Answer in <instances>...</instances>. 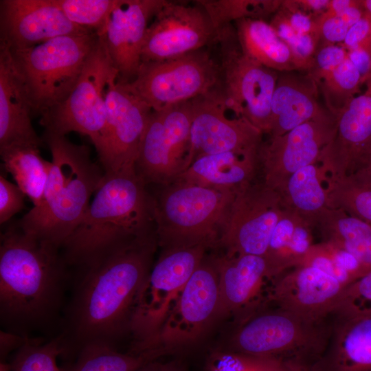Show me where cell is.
Here are the masks:
<instances>
[{"instance_id": "1", "label": "cell", "mask_w": 371, "mask_h": 371, "mask_svg": "<svg viewBox=\"0 0 371 371\" xmlns=\"http://www.w3.org/2000/svg\"><path fill=\"white\" fill-rule=\"evenodd\" d=\"M158 246L156 234L135 239L82 269L69 311L78 349L90 342L114 345L130 327L137 300ZM77 350V351H78Z\"/></svg>"}, {"instance_id": "2", "label": "cell", "mask_w": 371, "mask_h": 371, "mask_svg": "<svg viewBox=\"0 0 371 371\" xmlns=\"http://www.w3.org/2000/svg\"><path fill=\"white\" fill-rule=\"evenodd\" d=\"M66 265L59 247L27 234L17 221L1 234L0 314L12 332L54 313Z\"/></svg>"}, {"instance_id": "3", "label": "cell", "mask_w": 371, "mask_h": 371, "mask_svg": "<svg viewBox=\"0 0 371 371\" xmlns=\"http://www.w3.org/2000/svg\"><path fill=\"white\" fill-rule=\"evenodd\" d=\"M155 233L153 196L135 170L104 172L61 253L67 265L80 268L118 247Z\"/></svg>"}, {"instance_id": "4", "label": "cell", "mask_w": 371, "mask_h": 371, "mask_svg": "<svg viewBox=\"0 0 371 371\" xmlns=\"http://www.w3.org/2000/svg\"><path fill=\"white\" fill-rule=\"evenodd\" d=\"M42 139L52 157L43 197L17 222L27 234L61 249L88 209L104 170L92 160L86 145L46 131Z\"/></svg>"}, {"instance_id": "5", "label": "cell", "mask_w": 371, "mask_h": 371, "mask_svg": "<svg viewBox=\"0 0 371 371\" xmlns=\"http://www.w3.org/2000/svg\"><path fill=\"white\" fill-rule=\"evenodd\" d=\"M235 194L176 181L161 186L153 195L158 246L217 247Z\"/></svg>"}, {"instance_id": "6", "label": "cell", "mask_w": 371, "mask_h": 371, "mask_svg": "<svg viewBox=\"0 0 371 371\" xmlns=\"http://www.w3.org/2000/svg\"><path fill=\"white\" fill-rule=\"evenodd\" d=\"M330 330V316L313 322L269 306L238 324L228 350L271 358L293 371H311Z\"/></svg>"}, {"instance_id": "7", "label": "cell", "mask_w": 371, "mask_h": 371, "mask_svg": "<svg viewBox=\"0 0 371 371\" xmlns=\"http://www.w3.org/2000/svg\"><path fill=\"white\" fill-rule=\"evenodd\" d=\"M98 39L95 32L66 35L27 49L10 51L33 114L42 115L69 96Z\"/></svg>"}, {"instance_id": "8", "label": "cell", "mask_w": 371, "mask_h": 371, "mask_svg": "<svg viewBox=\"0 0 371 371\" xmlns=\"http://www.w3.org/2000/svg\"><path fill=\"white\" fill-rule=\"evenodd\" d=\"M207 249L196 245L161 250L137 300L130 327L134 339L131 349H157V339L165 321Z\"/></svg>"}, {"instance_id": "9", "label": "cell", "mask_w": 371, "mask_h": 371, "mask_svg": "<svg viewBox=\"0 0 371 371\" xmlns=\"http://www.w3.org/2000/svg\"><path fill=\"white\" fill-rule=\"evenodd\" d=\"M115 77L117 78V71L103 38L99 36L69 96L41 115L45 131L65 136L70 132L87 135L98 153L105 133L106 89Z\"/></svg>"}, {"instance_id": "10", "label": "cell", "mask_w": 371, "mask_h": 371, "mask_svg": "<svg viewBox=\"0 0 371 371\" xmlns=\"http://www.w3.org/2000/svg\"><path fill=\"white\" fill-rule=\"evenodd\" d=\"M216 44L220 49L221 90L227 106L263 134H268L279 72L243 52L234 24L216 30Z\"/></svg>"}, {"instance_id": "11", "label": "cell", "mask_w": 371, "mask_h": 371, "mask_svg": "<svg viewBox=\"0 0 371 371\" xmlns=\"http://www.w3.org/2000/svg\"><path fill=\"white\" fill-rule=\"evenodd\" d=\"M221 83V69L206 48L172 58L142 63L129 90L158 111L190 101L214 90Z\"/></svg>"}, {"instance_id": "12", "label": "cell", "mask_w": 371, "mask_h": 371, "mask_svg": "<svg viewBox=\"0 0 371 371\" xmlns=\"http://www.w3.org/2000/svg\"><path fill=\"white\" fill-rule=\"evenodd\" d=\"M192 113V100L152 111L135 164L147 186L168 185L187 168Z\"/></svg>"}, {"instance_id": "13", "label": "cell", "mask_w": 371, "mask_h": 371, "mask_svg": "<svg viewBox=\"0 0 371 371\" xmlns=\"http://www.w3.org/2000/svg\"><path fill=\"white\" fill-rule=\"evenodd\" d=\"M284 209L279 193L261 179L236 192L218 247L225 254L265 255Z\"/></svg>"}, {"instance_id": "14", "label": "cell", "mask_w": 371, "mask_h": 371, "mask_svg": "<svg viewBox=\"0 0 371 371\" xmlns=\"http://www.w3.org/2000/svg\"><path fill=\"white\" fill-rule=\"evenodd\" d=\"M219 298L215 258L205 256L165 321L155 348L168 354L194 343L212 319L216 318Z\"/></svg>"}, {"instance_id": "15", "label": "cell", "mask_w": 371, "mask_h": 371, "mask_svg": "<svg viewBox=\"0 0 371 371\" xmlns=\"http://www.w3.org/2000/svg\"><path fill=\"white\" fill-rule=\"evenodd\" d=\"M192 110L187 168L199 156L260 149L262 132L243 117L229 116L221 86L192 100Z\"/></svg>"}, {"instance_id": "16", "label": "cell", "mask_w": 371, "mask_h": 371, "mask_svg": "<svg viewBox=\"0 0 371 371\" xmlns=\"http://www.w3.org/2000/svg\"><path fill=\"white\" fill-rule=\"evenodd\" d=\"M216 30L196 1H168L153 17L146 31L142 63L180 56L216 44Z\"/></svg>"}, {"instance_id": "17", "label": "cell", "mask_w": 371, "mask_h": 371, "mask_svg": "<svg viewBox=\"0 0 371 371\" xmlns=\"http://www.w3.org/2000/svg\"><path fill=\"white\" fill-rule=\"evenodd\" d=\"M335 128L336 117L328 113L262 142L259 150L260 179L279 192L295 172L318 163Z\"/></svg>"}, {"instance_id": "18", "label": "cell", "mask_w": 371, "mask_h": 371, "mask_svg": "<svg viewBox=\"0 0 371 371\" xmlns=\"http://www.w3.org/2000/svg\"><path fill=\"white\" fill-rule=\"evenodd\" d=\"M115 77L106 94V120L98 153L105 173L135 170L139 146L152 109Z\"/></svg>"}, {"instance_id": "19", "label": "cell", "mask_w": 371, "mask_h": 371, "mask_svg": "<svg viewBox=\"0 0 371 371\" xmlns=\"http://www.w3.org/2000/svg\"><path fill=\"white\" fill-rule=\"evenodd\" d=\"M214 258L220 296L216 317L232 316L239 324L269 306L274 277L265 257L224 254Z\"/></svg>"}, {"instance_id": "20", "label": "cell", "mask_w": 371, "mask_h": 371, "mask_svg": "<svg viewBox=\"0 0 371 371\" xmlns=\"http://www.w3.org/2000/svg\"><path fill=\"white\" fill-rule=\"evenodd\" d=\"M93 32L69 21L56 0H1L0 45L11 52L66 35Z\"/></svg>"}, {"instance_id": "21", "label": "cell", "mask_w": 371, "mask_h": 371, "mask_svg": "<svg viewBox=\"0 0 371 371\" xmlns=\"http://www.w3.org/2000/svg\"><path fill=\"white\" fill-rule=\"evenodd\" d=\"M345 287L335 278L310 266H297L275 277L268 305L313 322L326 319Z\"/></svg>"}, {"instance_id": "22", "label": "cell", "mask_w": 371, "mask_h": 371, "mask_svg": "<svg viewBox=\"0 0 371 371\" xmlns=\"http://www.w3.org/2000/svg\"><path fill=\"white\" fill-rule=\"evenodd\" d=\"M166 0H116L100 35L117 71V82L137 76L148 27Z\"/></svg>"}, {"instance_id": "23", "label": "cell", "mask_w": 371, "mask_h": 371, "mask_svg": "<svg viewBox=\"0 0 371 371\" xmlns=\"http://www.w3.org/2000/svg\"><path fill=\"white\" fill-rule=\"evenodd\" d=\"M336 117V128L318 164L325 175L342 176L369 166L371 158V80Z\"/></svg>"}, {"instance_id": "24", "label": "cell", "mask_w": 371, "mask_h": 371, "mask_svg": "<svg viewBox=\"0 0 371 371\" xmlns=\"http://www.w3.org/2000/svg\"><path fill=\"white\" fill-rule=\"evenodd\" d=\"M326 347L311 371H371V313L337 304Z\"/></svg>"}, {"instance_id": "25", "label": "cell", "mask_w": 371, "mask_h": 371, "mask_svg": "<svg viewBox=\"0 0 371 371\" xmlns=\"http://www.w3.org/2000/svg\"><path fill=\"white\" fill-rule=\"evenodd\" d=\"M32 107L10 53L0 45V148L43 144L32 126Z\"/></svg>"}, {"instance_id": "26", "label": "cell", "mask_w": 371, "mask_h": 371, "mask_svg": "<svg viewBox=\"0 0 371 371\" xmlns=\"http://www.w3.org/2000/svg\"><path fill=\"white\" fill-rule=\"evenodd\" d=\"M318 84L307 73L279 72L272 97L269 135H283L330 113L318 102Z\"/></svg>"}, {"instance_id": "27", "label": "cell", "mask_w": 371, "mask_h": 371, "mask_svg": "<svg viewBox=\"0 0 371 371\" xmlns=\"http://www.w3.org/2000/svg\"><path fill=\"white\" fill-rule=\"evenodd\" d=\"M259 150L199 156L173 182L236 192L258 179Z\"/></svg>"}, {"instance_id": "28", "label": "cell", "mask_w": 371, "mask_h": 371, "mask_svg": "<svg viewBox=\"0 0 371 371\" xmlns=\"http://www.w3.org/2000/svg\"><path fill=\"white\" fill-rule=\"evenodd\" d=\"M322 242L353 256L371 271V224L339 209L328 207L316 222Z\"/></svg>"}, {"instance_id": "29", "label": "cell", "mask_w": 371, "mask_h": 371, "mask_svg": "<svg viewBox=\"0 0 371 371\" xmlns=\"http://www.w3.org/2000/svg\"><path fill=\"white\" fill-rule=\"evenodd\" d=\"M312 230L302 218L284 209L264 256L274 278L300 265L313 245Z\"/></svg>"}, {"instance_id": "30", "label": "cell", "mask_w": 371, "mask_h": 371, "mask_svg": "<svg viewBox=\"0 0 371 371\" xmlns=\"http://www.w3.org/2000/svg\"><path fill=\"white\" fill-rule=\"evenodd\" d=\"M319 164H311L295 172L278 192L284 209L302 218L313 229L329 207Z\"/></svg>"}, {"instance_id": "31", "label": "cell", "mask_w": 371, "mask_h": 371, "mask_svg": "<svg viewBox=\"0 0 371 371\" xmlns=\"http://www.w3.org/2000/svg\"><path fill=\"white\" fill-rule=\"evenodd\" d=\"M245 54L278 72L295 71L287 44L262 19H245L233 23Z\"/></svg>"}, {"instance_id": "32", "label": "cell", "mask_w": 371, "mask_h": 371, "mask_svg": "<svg viewBox=\"0 0 371 371\" xmlns=\"http://www.w3.org/2000/svg\"><path fill=\"white\" fill-rule=\"evenodd\" d=\"M1 157L6 170L16 185L37 206L41 202L52 169V161L44 159L38 147L16 145L0 148Z\"/></svg>"}, {"instance_id": "33", "label": "cell", "mask_w": 371, "mask_h": 371, "mask_svg": "<svg viewBox=\"0 0 371 371\" xmlns=\"http://www.w3.org/2000/svg\"><path fill=\"white\" fill-rule=\"evenodd\" d=\"M166 355L159 349L126 352L105 342H90L76 352L74 362L63 371H137L145 364Z\"/></svg>"}, {"instance_id": "34", "label": "cell", "mask_w": 371, "mask_h": 371, "mask_svg": "<svg viewBox=\"0 0 371 371\" xmlns=\"http://www.w3.org/2000/svg\"><path fill=\"white\" fill-rule=\"evenodd\" d=\"M323 176L328 206L371 224V168L346 175Z\"/></svg>"}, {"instance_id": "35", "label": "cell", "mask_w": 371, "mask_h": 371, "mask_svg": "<svg viewBox=\"0 0 371 371\" xmlns=\"http://www.w3.org/2000/svg\"><path fill=\"white\" fill-rule=\"evenodd\" d=\"M218 30L245 19H262L280 8L281 0H199Z\"/></svg>"}, {"instance_id": "36", "label": "cell", "mask_w": 371, "mask_h": 371, "mask_svg": "<svg viewBox=\"0 0 371 371\" xmlns=\"http://www.w3.org/2000/svg\"><path fill=\"white\" fill-rule=\"evenodd\" d=\"M317 268L337 279L345 288L355 282L361 272L359 261L350 254L328 243L313 244L299 266Z\"/></svg>"}, {"instance_id": "37", "label": "cell", "mask_w": 371, "mask_h": 371, "mask_svg": "<svg viewBox=\"0 0 371 371\" xmlns=\"http://www.w3.org/2000/svg\"><path fill=\"white\" fill-rule=\"evenodd\" d=\"M363 84L361 77L347 58L319 84L326 109L334 116L342 111L355 97Z\"/></svg>"}, {"instance_id": "38", "label": "cell", "mask_w": 371, "mask_h": 371, "mask_svg": "<svg viewBox=\"0 0 371 371\" xmlns=\"http://www.w3.org/2000/svg\"><path fill=\"white\" fill-rule=\"evenodd\" d=\"M65 351L60 337L45 343L29 338L10 361L12 371H63L57 364V358Z\"/></svg>"}, {"instance_id": "39", "label": "cell", "mask_w": 371, "mask_h": 371, "mask_svg": "<svg viewBox=\"0 0 371 371\" xmlns=\"http://www.w3.org/2000/svg\"><path fill=\"white\" fill-rule=\"evenodd\" d=\"M73 23L102 35L116 0H56Z\"/></svg>"}, {"instance_id": "40", "label": "cell", "mask_w": 371, "mask_h": 371, "mask_svg": "<svg viewBox=\"0 0 371 371\" xmlns=\"http://www.w3.org/2000/svg\"><path fill=\"white\" fill-rule=\"evenodd\" d=\"M204 371H293L284 363L266 357L231 350L215 351L206 361Z\"/></svg>"}, {"instance_id": "41", "label": "cell", "mask_w": 371, "mask_h": 371, "mask_svg": "<svg viewBox=\"0 0 371 371\" xmlns=\"http://www.w3.org/2000/svg\"><path fill=\"white\" fill-rule=\"evenodd\" d=\"M348 58L341 45H318L311 69L306 72L319 84Z\"/></svg>"}, {"instance_id": "42", "label": "cell", "mask_w": 371, "mask_h": 371, "mask_svg": "<svg viewBox=\"0 0 371 371\" xmlns=\"http://www.w3.org/2000/svg\"><path fill=\"white\" fill-rule=\"evenodd\" d=\"M337 304L371 313V271L346 286Z\"/></svg>"}, {"instance_id": "43", "label": "cell", "mask_w": 371, "mask_h": 371, "mask_svg": "<svg viewBox=\"0 0 371 371\" xmlns=\"http://www.w3.org/2000/svg\"><path fill=\"white\" fill-rule=\"evenodd\" d=\"M295 70L308 72L319 45L317 34H297L287 43Z\"/></svg>"}, {"instance_id": "44", "label": "cell", "mask_w": 371, "mask_h": 371, "mask_svg": "<svg viewBox=\"0 0 371 371\" xmlns=\"http://www.w3.org/2000/svg\"><path fill=\"white\" fill-rule=\"evenodd\" d=\"M25 194L15 185L0 175V223L4 224L25 207Z\"/></svg>"}, {"instance_id": "45", "label": "cell", "mask_w": 371, "mask_h": 371, "mask_svg": "<svg viewBox=\"0 0 371 371\" xmlns=\"http://www.w3.org/2000/svg\"><path fill=\"white\" fill-rule=\"evenodd\" d=\"M316 24L318 45H341L349 30L340 17L326 12L316 18Z\"/></svg>"}, {"instance_id": "46", "label": "cell", "mask_w": 371, "mask_h": 371, "mask_svg": "<svg viewBox=\"0 0 371 371\" xmlns=\"http://www.w3.org/2000/svg\"><path fill=\"white\" fill-rule=\"evenodd\" d=\"M279 10L297 34H317L316 18L300 10L295 0L282 1Z\"/></svg>"}, {"instance_id": "47", "label": "cell", "mask_w": 371, "mask_h": 371, "mask_svg": "<svg viewBox=\"0 0 371 371\" xmlns=\"http://www.w3.org/2000/svg\"><path fill=\"white\" fill-rule=\"evenodd\" d=\"M371 45V19L366 15L350 27L341 45L347 51Z\"/></svg>"}, {"instance_id": "48", "label": "cell", "mask_w": 371, "mask_h": 371, "mask_svg": "<svg viewBox=\"0 0 371 371\" xmlns=\"http://www.w3.org/2000/svg\"><path fill=\"white\" fill-rule=\"evenodd\" d=\"M348 58L359 71L363 83L371 80V45L348 50Z\"/></svg>"}, {"instance_id": "49", "label": "cell", "mask_w": 371, "mask_h": 371, "mask_svg": "<svg viewBox=\"0 0 371 371\" xmlns=\"http://www.w3.org/2000/svg\"><path fill=\"white\" fill-rule=\"evenodd\" d=\"M28 339L25 335L1 330L0 331L1 361H5L11 352L14 350L17 351L23 346Z\"/></svg>"}, {"instance_id": "50", "label": "cell", "mask_w": 371, "mask_h": 371, "mask_svg": "<svg viewBox=\"0 0 371 371\" xmlns=\"http://www.w3.org/2000/svg\"><path fill=\"white\" fill-rule=\"evenodd\" d=\"M329 1L330 0H295L300 10L315 18L327 10Z\"/></svg>"}, {"instance_id": "51", "label": "cell", "mask_w": 371, "mask_h": 371, "mask_svg": "<svg viewBox=\"0 0 371 371\" xmlns=\"http://www.w3.org/2000/svg\"><path fill=\"white\" fill-rule=\"evenodd\" d=\"M137 371H186V370L178 361L164 363L156 359L145 364Z\"/></svg>"}, {"instance_id": "52", "label": "cell", "mask_w": 371, "mask_h": 371, "mask_svg": "<svg viewBox=\"0 0 371 371\" xmlns=\"http://www.w3.org/2000/svg\"><path fill=\"white\" fill-rule=\"evenodd\" d=\"M365 14L371 19V0L361 1Z\"/></svg>"}, {"instance_id": "53", "label": "cell", "mask_w": 371, "mask_h": 371, "mask_svg": "<svg viewBox=\"0 0 371 371\" xmlns=\"http://www.w3.org/2000/svg\"><path fill=\"white\" fill-rule=\"evenodd\" d=\"M0 371H12L11 363L6 362V361H1Z\"/></svg>"}, {"instance_id": "54", "label": "cell", "mask_w": 371, "mask_h": 371, "mask_svg": "<svg viewBox=\"0 0 371 371\" xmlns=\"http://www.w3.org/2000/svg\"><path fill=\"white\" fill-rule=\"evenodd\" d=\"M369 166L371 168V158H370Z\"/></svg>"}]
</instances>
